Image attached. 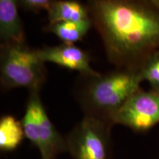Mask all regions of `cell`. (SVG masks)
<instances>
[{
  "label": "cell",
  "mask_w": 159,
  "mask_h": 159,
  "mask_svg": "<svg viewBox=\"0 0 159 159\" xmlns=\"http://www.w3.org/2000/svg\"><path fill=\"white\" fill-rule=\"evenodd\" d=\"M109 62L140 71L159 51V6L148 0H86Z\"/></svg>",
  "instance_id": "6da1fadb"
},
{
  "label": "cell",
  "mask_w": 159,
  "mask_h": 159,
  "mask_svg": "<svg viewBox=\"0 0 159 159\" xmlns=\"http://www.w3.org/2000/svg\"><path fill=\"white\" fill-rule=\"evenodd\" d=\"M140 71L119 69L92 76L80 75L75 96L84 116L113 124V118L126 101L140 89Z\"/></svg>",
  "instance_id": "7a4b0ae2"
},
{
  "label": "cell",
  "mask_w": 159,
  "mask_h": 159,
  "mask_svg": "<svg viewBox=\"0 0 159 159\" xmlns=\"http://www.w3.org/2000/svg\"><path fill=\"white\" fill-rule=\"evenodd\" d=\"M0 78L6 89L40 91L47 78L45 63L25 42L1 44Z\"/></svg>",
  "instance_id": "3957f363"
},
{
  "label": "cell",
  "mask_w": 159,
  "mask_h": 159,
  "mask_svg": "<svg viewBox=\"0 0 159 159\" xmlns=\"http://www.w3.org/2000/svg\"><path fill=\"white\" fill-rule=\"evenodd\" d=\"M21 123L25 137L39 150L41 159H56L67 151L66 137L51 122L41 101L40 91H29Z\"/></svg>",
  "instance_id": "277c9868"
},
{
  "label": "cell",
  "mask_w": 159,
  "mask_h": 159,
  "mask_svg": "<svg viewBox=\"0 0 159 159\" xmlns=\"http://www.w3.org/2000/svg\"><path fill=\"white\" fill-rule=\"evenodd\" d=\"M113 125L84 116L66 136L67 151L72 159H111Z\"/></svg>",
  "instance_id": "5b68a950"
},
{
  "label": "cell",
  "mask_w": 159,
  "mask_h": 159,
  "mask_svg": "<svg viewBox=\"0 0 159 159\" xmlns=\"http://www.w3.org/2000/svg\"><path fill=\"white\" fill-rule=\"evenodd\" d=\"M159 123V94L139 89L129 98L113 118V124L122 125L137 132H144Z\"/></svg>",
  "instance_id": "8992f818"
},
{
  "label": "cell",
  "mask_w": 159,
  "mask_h": 159,
  "mask_svg": "<svg viewBox=\"0 0 159 159\" xmlns=\"http://www.w3.org/2000/svg\"><path fill=\"white\" fill-rule=\"evenodd\" d=\"M40 58L46 63H55L70 70L78 71L83 76L99 75L91 66V57L86 51L70 43L43 47L36 49Z\"/></svg>",
  "instance_id": "52a82bcc"
},
{
  "label": "cell",
  "mask_w": 159,
  "mask_h": 159,
  "mask_svg": "<svg viewBox=\"0 0 159 159\" xmlns=\"http://www.w3.org/2000/svg\"><path fill=\"white\" fill-rule=\"evenodd\" d=\"M18 0H0L1 44L25 42V33L19 16Z\"/></svg>",
  "instance_id": "ba28073f"
},
{
  "label": "cell",
  "mask_w": 159,
  "mask_h": 159,
  "mask_svg": "<svg viewBox=\"0 0 159 159\" xmlns=\"http://www.w3.org/2000/svg\"><path fill=\"white\" fill-rule=\"evenodd\" d=\"M47 13L49 23L80 22L91 19L86 5L77 0H56Z\"/></svg>",
  "instance_id": "9c48e42d"
},
{
  "label": "cell",
  "mask_w": 159,
  "mask_h": 159,
  "mask_svg": "<svg viewBox=\"0 0 159 159\" xmlns=\"http://www.w3.org/2000/svg\"><path fill=\"white\" fill-rule=\"evenodd\" d=\"M25 137L21 121L11 115H5L0 119V149L4 152L16 150Z\"/></svg>",
  "instance_id": "30bf717a"
},
{
  "label": "cell",
  "mask_w": 159,
  "mask_h": 159,
  "mask_svg": "<svg viewBox=\"0 0 159 159\" xmlns=\"http://www.w3.org/2000/svg\"><path fill=\"white\" fill-rule=\"evenodd\" d=\"M92 26L91 19L80 22H55L49 23L45 30L55 34L63 43L74 44L83 39Z\"/></svg>",
  "instance_id": "8fae6325"
},
{
  "label": "cell",
  "mask_w": 159,
  "mask_h": 159,
  "mask_svg": "<svg viewBox=\"0 0 159 159\" xmlns=\"http://www.w3.org/2000/svg\"><path fill=\"white\" fill-rule=\"evenodd\" d=\"M140 72L143 80L150 83L152 90L159 89V51L154 53L146 61Z\"/></svg>",
  "instance_id": "7c38bea8"
},
{
  "label": "cell",
  "mask_w": 159,
  "mask_h": 159,
  "mask_svg": "<svg viewBox=\"0 0 159 159\" xmlns=\"http://www.w3.org/2000/svg\"><path fill=\"white\" fill-rule=\"evenodd\" d=\"M56 0H18L20 7L26 11H47L50 8Z\"/></svg>",
  "instance_id": "4fadbf2b"
},
{
  "label": "cell",
  "mask_w": 159,
  "mask_h": 159,
  "mask_svg": "<svg viewBox=\"0 0 159 159\" xmlns=\"http://www.w3.org/2000/svg\"><path fill=\"white\" fill-rule=\"evenodd\" d=\"M148 1H150L151 2L156 4V5L159 6V0H148Z\"/></svg>",
  "instance_id": "5bb4252c"
},
{
  "label": "cell",
  "mask_w": 159,
  "mask_h": 159,
  "mask_svg": "<svg viewBox=\"0 0 159 159\" xmlns=\"http://www.w3.org/2000/svg\"><path fill=\"white\" fill-rule=\"evenodd\" d=\"M152 91H156V93H158V94H159V89H156V90H152Z\"/></svg>",
  "instance_id": "9a60e30c"
}]
</instances>
